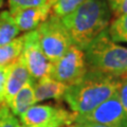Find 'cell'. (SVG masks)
Here are the masks:
<instances>
[{"label": "cell", "instance_id": "obj_1", "mask_svg": "<svg viewBox=\"0 0 127 127\" xmlns=\"http://www.w3.org/2000/svg\"><path fill=\"white\" fill-rule=\"evenodd\" d=\"M112 12L107 0H85L70 14L62 18L73 46L84 50L101 33L108 29Z\"/></svg>", "mask_w": 127, "mask_h": 127}, {"label": "cell", "instance_id": "obj_2", "mask_svg": "<svg viewBox=\"0 0 127 127\" xmlns=\"http://www.w3.org/2000/svg\"><path fill=\"white\" fill-rule=\"evenodd\" d=\"M119 83V77L87 70L81 81L67 88L63 101L73 113L90 112L117 93Z\"/></svg>", "mask_w": 127, "mask_h": 127}, {"label": "cell", "instance_id": "obj_3", "mask_svg": "<svg viewBox=\"0 0 127 127\" xmlns=\"http://www.w3.org/2000/svg\"><path fill=\"white\" fill-rule=\"evenodd\" d=\"M88 70L114 77L127 75V47L111 40L104 31L84 49Z\"/></svg>", "mask_w": 127, "mask_h": 127}, {"label": "cell", "instance_id": "obj_4", "mask_svg": "<svg viewBox=\"0 0 127 127\" xmlns=\"http://www.w3.org/2000/svg\"><path fill=\"white\" fill-rule=\"evenodd\" d=\"M36 31L41 49L51 63L61 58L73 46L72 39L68 30L64 26L62 18L52 14Z\"/></svg>", "mask_w": 127, "mask_h": 127}, {"label": "cell", "instance_id": "obj_5", "mask_svg": "<svg viewBox=\"0 0 127 127\" xmlns=\"http://www.w3.org/2000/svg\"><path fill=\"white\" fill-rule=\"evenodd\" d=\"M84 50L72 46L57 61L51 64L49 76L66 86H72L87 73Z\"/></svg>", "mask_w": 127, "mask_h": 127}, {"label": "cell", "instance_id": "obj_6", "mask_svg": "<svg viewBox=\"0 0 127 127\" xmlns=\"http://www.w3.org/2000/svg\"><path fill=\"white\" fill-rule=\"evenodd\" d=\"M22 125L34 127H68L73 112L57 105H34L19 118Z\"/></svg>", "mask_w": 127, "mask_h": 127}, {"label": "cell", "instance_id": "obj_7", "mask_svg": "<svg viewBox=\"0 0 127 127\" xmlns=\"http://www.w3.org/2000/svg\"><path fill=\"white\" fill-rule=\"evenodd\" d=\"M73 121L90 122L106 127H127V114L116 93L90 112L73 113Z\"/></svg>", "mask_w": 127, "mask_h": 127}, {"label": "cell", "instance_id": "obj_8", "mask_svg": "<svg viewBox=\"0 0 127 127\" xmlns=\"http://www.w3.org/2000/svg\"><path fill=\"white\" fill-rule=\"evenodd\" d=\"M23 47L20 58L25 63L31 77L34 81L48 76L51 68V63L46 56L39 42L37 31L28 32L25 35Z\"/></svg>", "mask_w": 127, "mask_h": 127}, {"label": "cell", "instance_id": "obj_9", "mask_svg": "<svg viewBox=\"0 0 127 127\" xmlns=\"http://www.w3.org/2000/svg\"><path fill=\"white\" fill-rule=\"evenodd\" d=\"M55 0H48L46 3L37 6L26 7V9L10 11L14 17V20L20 32L34 31L41 23L49 18L52 12V7Z\"/></svg>", "mask_w": 127, "mask_h": 127}, {"label": "cell", "instance_id": "obj_10", "mask_svg": "<svg viewBox=\"0 0 127 127\" xmlns=\"http://www.w3.org/2000/svg\"><path fill=\"white\" fill-rule=\"evenodd\" d=\"M31 79L32 77L27 69L25 63L22 62V59L19 56L17 61L14 64H12L9 68V74H7L5 85L4 105L9 107L13 97Z\"/></svg>", "mask_w": 127, "mask_h": 127}, {"label": "cell", "instance_id": "obj_11", "mask_svg": "<svg viewBox=\"0 0 127 127\" xmlns=\"http://www.w3.org/2000/svg\"><path fill=\"white\" fill-rule=\"evenodd\" d=\"M67 88L68 86L57 82L56 79L50 77L49 75L34 81L35 98L37 103L50 100V98L58 102L63 101Z\"/></svg>", "mask_w": 127, "mask_h": 127}, {"label": "cell", "instance_id": "obj_12", "mask_svg": "<svg viewBox=\"0 0 127 127\" xmlns=\"http://www.w3.org/2000/svg\"><path fill=\"white\" fill-rule=\"evenodd\" d=\"M36 104L37 102H36V98H35L34 79L32 78L13 97L9 108L13 112L14 116L20 118L28 109H30L32 106Z\"/></svg>", "mask_w": 127, "mask_h": 127}, {"label": "cell", "instance_id": "obj_13", "mask_svg": "<svg viewBox=\"0 0 127 127\" xmlns=\"http://www.w3.org/2000/svg\"><path fill=\"white\" fill-rule=\"evenodd\" d=\"M20 30L9 10L0 12V47L13 41L18 37Z\"/></svg>", "mask_w": 127, "mask_h": 127}, {"label": "cell", "instance_id": "obj_14", "mask_svg": "<svg viewBox=\"0 0 127 127\" xmlns=\"http://www.w3.org/2000/svg\"><path fill=\"white\" fill-rule=\"evenodd\" d=\"M25 36H20L13 41L0 47V69L7 68L19 58L22 51Z\"/></svg>", "mask_w": 127, "mask_h": 127}, {"label": "cell", "instance_id": "obj_15", "mask_svg": "<svg viewBox=\"0 0 127 127\" xmlns=\"http://www.w3.org/2000/svg\"><path fill=\"white\" fill-rule=\"evenodd\" d=\"M109 37L114 42H127V14L116 16L107 29Z\"/></svg>", "mask_w": 127, "mask_h": 127}, {"label": "cell", "instance_id": "obj_16", "mask_svg": "<svg viewBox=\"0 0 127 127\" xmlns=\"http://www.w3.org/2000/svg\"><path fill=\"white\" fill-rule=\"evenodd\" d=\"M85 0H55L51 14L63 18L74 11Z\"/></svg>", "mask_w": 127, "mask_h": 127}, {"label": "cell", "instance_id": "obj_17", "mask_svg": "<svg viewBox=\"0 0 127 127\" xmlns=\"http://www.w3.org/2000/svg\"><path fill=\"white\" fill-rule=\"evenodd\" d=\"M0 127H21L20 121L6 105H0Z\"/></svg>", "mask_w": 127, "mask_h": 127}, {"label": "cell", "instance_id": "obj_18", "mask_svg": "<svg viewBox=\"0 0 127 127\" xmlns=\"http://www.w3.org/2000/svg\"><path fill=\"white\" fill-rule=\"evenodd\" d=\"M48 0H7L10 6V11L26 9V7L37 6L46 3Z\"/></svg>", "mask_w": 127, "mask_h": 127}, {"label": "cell", "instance_id": "obj_19", "mask_svg": "<svg viewBox=\"0 0 127 127\" xmlns=\"http://www.w3.org/2000/svg\"><path fill=\"white\" fill-rule=\"evenodd\" d=\"M117 94L119 96L121 104L127 114V75L120 77V83L117 90Z\"/></svg>", "mask_w": 127, "mask_h": 127}, {"label": "cell", "instance_id": "obj_20", "mask_svg": "<svg viewBox=\"0 0 127 127\" xmlns=\"http://www.w3.org/2000/svg\"><path fill=\"white\" fill-rule=\"evenodd\" d=\"M107 1L114 17L127 14V0H107Z\"/></svg>", "mask_w": 127, "mask_h": 127}, {"label": "cell", "instance_id": "obj_21", "mask_svg": "<svg viewBox=\"0 0 127 127\" xmlns=\"http://www.w3.org/2000/svg\"><path fill=\"white\" fill-rule=\"evenodd\" d=\"M9 68H10V67L0 69V105L4 104L5 85H6L7 74H9Z\"/></svg>", "mask_w": 127, "mask_h": 127}, {"label": "cell", "instance_id": "obj_22", "mask_svg": "<svg viewBox=\"0 0 127 127\" xmlns=\"http://www.w3.org/2000/svg\"><path fill=\"white\" fill-rule=\"evenodd\" d=\"M68 127H106L103 125H98L95 123H90V122H77L73 121Z\"/></svg>", "mask_w": 127, "mask_h": 127}, {"label": "cell", "instance_id": "obj_23", "mask_svg": "<svg viewBox=\"0 0 127 127\" xmlns=\"http://www.w3.org/2000/svg\"><path fill=\"white\" fill-rule=\"evenodd\" d=\"M3 2H4V0H0V7L3 5Z\"/></svg>", "mask_w": 127, "mask_h": 127}, {"label": "cell", "instance_id": "obj_24", "mask_svg": "<svg viewBox=\"0 0 127 127\" xmlns=\"http://www.w3.org/2000/svg\"><path fill=\"white\" fill-rule=\"evenodd\" d=\"M21 127H34V126H26V125H21Z\"/></svg>", "mask_w": 127, "mask_h": 127}]
</instances>
